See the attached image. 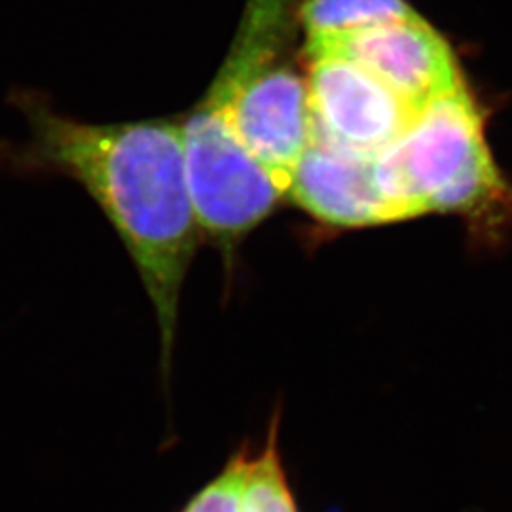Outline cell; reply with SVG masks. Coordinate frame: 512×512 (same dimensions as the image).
Segmentation results:
<instances>
[{"label": "cell", "instance_id": "30bf717a", "mask_svg": "<svg viewBox=\"0 0 512 512\" xmlns=\"http://www.w3.org/2000/svg\"><path fill=\"white\" fill-rule=\"evenodd\" d=\"M247 454L249 444L245 442L220 469L219 475L190 497L181 512H241Z\"/></svg>", "mask_w": 512, "mask_h": 512}, {"label": "cell", "instance_id": "9c48e42d", "mask_svg": "<svg viewBox=\"0 0 512 512\" xmlns=\"http://www.w3.org/2000/svg\"><path fill=\"white\" fill-rule=\"evenodd\" d=\"M281 412H275L260 448L249 446L241 512H300L279 448Z\"/></svg>", "mask_w": 512, "mask_h": 512}, {"label": "cell", "instance_id": "3957f363", "mask_svg": "<svg viewBox=\"0 0 512 512\" xmlns=\"http://www.w3.org/2000/svg\"><path fill=\"white\" fill-rule=\"evenodd\" d=\"M374 171L401 222L440 213L499 224L512 215V188L467 86L421 110L397 143L374 156Z\"/></svg>", "mask_w": 512, "mask_h": 512}, {"label": "cell", "instance_id": "ba28073f", "mask_svg": "<svg viewBox=\"0 0 512 512\" xmlns=\"http://www.w3.org/2000/svg\"><path fill=\"white\" fill-rule=\"evenodd\" d=\"M420 16L408 0H298L306 38L340 37Z\"/></svg>", "mask_w": 512, "mask_h": 512}, {"label": "cell", "instance_id": "5b68a950", "mask_svg": "<svg viewBox=\"0 0 512 512\" xmlns=\"http://www.w3.org/2000/svg\"><path fill=\"white\" fill-rule=\"evenodd\" d=\"M306 55L313 135L357 154L376 156L420 116L382 80L336 52Z\"/></svg>", "mask_w": 512, "mask_h": 512}, {"label": "cell", "instance_id": "7a4b0ae2", "mask_svg": "<svg viewBox=\"0 0 512 512\" xmlns=\"http://www.w3.org/2000/svg\"><path fill=\"white\" fill-rule=\"evenodd\" d=\"M298 29V0H245L228 54L202 95L283 194L313 139Z\"/></svg>", "mask_w": 512, "mask_h": 512}, {"label": "cell", "instance_id": "6da1fadb", "mask_svg": "<svg viewBox=\"0 0 512 512\" xmlns=\"http://www.w3.org/2000/svg\"><path fill=\"white\" fill-rule=\"evenodd\" d=\"M31 137L0 148L18 173L63 177L84 188L124 243L160 329V365L169 385L184 281L202 243L190 196L181 120L175 116L93 124L18 93Z\"/></svg>", "mask_w": 512, "mask_h": 512}, {"label": "cell", "instance_id": "8992f818", "mask_svg": "<svg viewBox=\"0 0 512 512\" xmlns=\"http://www.w3.org/2000/svg\"><path fill=\"white\" fill-rule=\"evenodd\" d=\"M302 52L346 55L418 114L440 97L467 86L454 48L421 14L351 35L306 38Z\"/></svg>", "mask_w": 512, "mask_h": 512}, {"label": "cell", "instance_id": "277c9868", "mask_svg": "<svg viewBox=\"0 0 512 512\" xmlns=\"http://www.w3.org/2000/svg\"><path fill=\"white\" fill-rule=\"evenodd\" d=\"M184 165L203 238L226 258L285 198L268 171L239 143L226 116L202 97L181 118Z\"/></svg>", "mask_w": 512, "mask_h": 512}, {"label": "cell", "instance_id": "52a82bcc", "mask_svg": "<svg viewBox=\"0 0 512 512\" xmlns=\"http://www.w3.org/2000/svg\"><path fill=\"white\" fill-rule=\"evenodd\" d=\"M285 196L313 219L334 228L401 222L380 190L374 156L336 147L315 135L294 167Z\"/></svg>", "mask_w": 512, "mask_h": 512}]
</instances>
